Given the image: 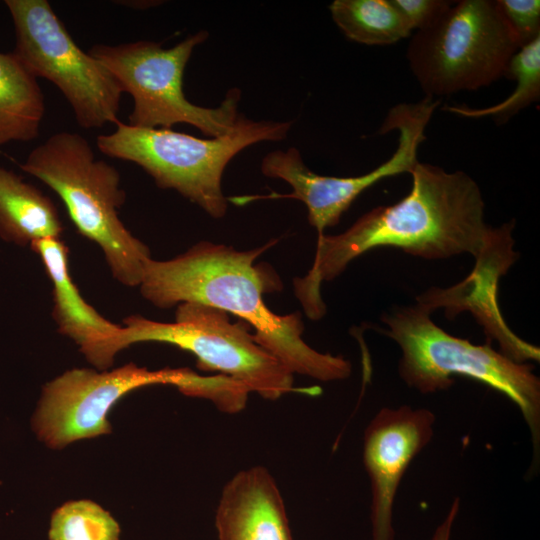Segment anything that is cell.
<instances>
[{
  "label": "cell",
  "mask_w": 540,
  "mask_h": 540,
  "mask_svg": "<svg viewBox=\"0 0 540 540\" xmlns=\"http://www.w3.org/2000/svg\"><path fill=\"white\" fill-rule=\"evenodd\" d=\"M409 174L412 186L401 200L373 208L340 234L317 238L311 268L293 280L308 318L318 320L326 313L322 282L337 278L372 249L397 248L427 260L461 254L476 258L491 241L496 227L485 221L484 198L472 177L419 161Z\"/></svg>",
  "instance_id": "6da1fadb"
},
{
  "label": "cell",
  "mask_w": 540,
  "mask_h": 540,
  "mask_svg": "<svg viewBox=\"0 0 540 540\" xmlns=\"http://www.w3.org/2000/svg\"><path fill=\"white\" fill-rule=\"evenodd\" d=\"M277 241L247 251L202 241L172 259H149L138 287L160 309L199 302L238 317L293 375L323 382L348 378L349 360L319 352L305 342L299 312L279 315L265 304L264 294L280 291L282 282L269 266L255 261Z\"/></svg>",
  "instance_id": "7a4b0ae2"
},
{
  "label": "cell",
  "mask_w": 540,
  "mask_h": 540,
  "mask_svg": "<svg viewBox=\"0 0 540 540\" xmlns=\"http://www.w3.org/2000/svg\"><path fill=\"white\" fill-rule=\"evenodd\" d=\"M431 312L415 303L384 312L386 328L379 332L401 350L398 373L410 388L422 394L449 389L454 376L486 385L508 398L520 410L531 434L534 454L540 442V379L533 366L518 363L491 343L475 345L449 334L430 317Z\"/></svg>",
  "instance_id": "3957f363"
},
{
  "label": "cell",
  "mask_w": 540,
  "mask_h": 540,
  "mask_svg": "<svg viewBox=\"0 0 540 540\" xmlns=\"http://www.w3.org/2000/svg\"><path fill=\"white\" fill-rule=\"evenodd\" d=\"M19 167L59 196L78 232L101 248L117 281L140 285L150 250L119 218L126 195L118 170L97 159L86 138L57 132L31 150Z\"/></svg>",
  "instance_id": "277c9868"
},
{
  "label": "cell",
  "mask_w": 540,
  "mask_h": 540,
  "mask_svg": "<svg viewBox=\"0 0 540 540\" xmlns=\"http://www.w3.org/2000/svg\"><path fill=\"white\" fill-rule=\"evenodd\" d=\"M292 122L253 121L239 114L233 129L201 139L164 128H139L118 122L113 132L97 136L104 155L132 162L161 189H172L213 218L227 212L222 177L228 163L246 147L286 138Z\"/></svg>",
  "instance_id": "5b68a950"
},
{
  "label": "cell",
  "mask_w": 540,
  "mask_h": 540,
  "mask_svg": "<svg viewBox=\"0 0 540 540\" xmlns=\"http://www.w3.org/2000/svg\"><path fill=\"white\" fill-rule=\"evenodd\" d=\"M173 385L183 394L211 401L228 412L238 403L240 385L230 377L202 376L189 368L148 370L129 363L112 371L72 369L48 382L32 425L51 448L109 433L110 409L127 393L148 385Z\"/></svg>",
  "instance_id": "8992f818"
},
{
  "label": "cell",
  "mask_w": 540,
  "mask_h": 540,
  "mask_svg": "<svg viewBox=\"0 0 540 540\" xmlns=\"http://www.w3.org/2000/svg\"><path fill=\"white\" fill-rule=\"evenodd\" d=\"M110 341L106 356L113 363L122 349L140 342H160L192 353L198 367L216 371L268 400L292 392L316 395L320 389L295 388L293 374L261 346L251 327L232 322L227 312L199 302L177 305L174 322L129 316Z\"/></svg>",
  "instance_id": "52a82bcc"
},
{
  "label": "cell",
  "mask_w": 540,
  "mask_h": 540,
  "mask_svg": "<svg viewBox=\"0 0 540 540\" xmlns=\"http://www.w3.org/2000/svg\"><path fill=\"white\" fill-rule=\"evenodd\" d=\"M518 49L496 0H460L416 31L406 56L425 96L436 99L489 86Z\"/></svg>",
  "instance_id": "ba28073f"
},
{
  "label": "cell",
  "mask_w": 540,
  "mask_h": 540,
  "mask_svg": "<svg viewBox=\"0 0 540 540\" xmlns=\"http://www.w3.org/2000/svg\"><path fill=\"white\" fill-rule=\"evenodd\" d=\"M207 38L208 32L200 30L168 49L160 43L141 40L95 44L88 52L111 72L122 92L132 97L129 125L171 129L185 123L215 138L233 129L239 116L241 92L237 88L229 90L216 108L201 107L186 98L185 67L194 48Z\"/></svg>",
  "instance_id": "9c48e42d"
},
{
  "label": "cell",
  "mask_w": 540,
  "mask_h": 540,
  "mask_svg": "<svg viewBox=\"0 0 540 540\" xmlns=\"http://www.w3.org/2000/svg\"><path fill=\"white\" fill-rule=\"evenodd\" d=\"M14 24V53L36 77L52 82L78 125L119 122L122 89L111 72L73 40L46 0H6Z\"/></svg>",
  "instance_id": "30bf717a"
},
{
  "label": "cell",
  "mask_w": 540,
  "mask_h": 540,
  "mask_svg": "<svg viewBox=\"0 0 540 540\" xmlns=\"http://www.w3.org/2000/svg\"><path fill=\"white\" fill-rule=\"evenodd\" d=\"M439 103V100L425 96L417 103H402L392 107L380 133L397 130L398 146L389 159L363 175H319L305 165L299 150L291 147L286 151H272L261 162L262 174L287 182L292 189L291 193L234 197L231 201L244 204L257 198L300 200L307 207L310 225L315 227L318 237H321L326 228L339 223L341 216L363 191L384 178L409 173L413 169L418 162L419 146L426 139V127Z\"/></svg>",
  "instance_id": "8fae6325"
},
{
  "label": "cell",
  "mask_w": 540,
  "mask_h": 540,
  "mask_svg": "<svg viewBox=\"0 0 540 540\" xmlns=\"http://www.w3.org/2000/svg\"><path fill=\"white\" fill-rule=\"evenodd\" d=\"M426 408H382L364 432L363 462L371 485L372 540H394L393 505L412 460L433 437Z\"/></svg>",
  "instance_id": "7c38bea8"
},
{
  "label": "cell",
  "mask_w": 540,
  "mask_h": 540,
  "mask_svg": "<svg viewBox=\"0 0 540 540\" xmlns=\"http://www.w3.org/2000/svg\"><path fill=\"white\" fill-rule=\"evenodd\" d=\"M515 220L496 227L495 234L485 249L475 258L470 275L461 283L446 289L431 287L417 296V304L431 313L445 308V316L452 318L461 311H470L484 328L491 343L495 339L500 352L518 363L539 362L540 350L519 338L505 323L497 303L498 281L505 275L519 254L513 249Z\"/></svg>",
  "instance_id": "4fadbf2b"
},
{
  "label": "cell",
  "mask_w": 540,
  "mask_h": 540,
  "mask_svg": "<svg viewBox=\"0 0 540 540\" xmlns=\"http://www.w3.org/2000/svg\"><path fill=\"white\" fill-rule=\"evenodd\" d=\"M215 526L219 540H292L280 490L263 466L241 470L224 485Z\"/></svg>",
  "instance_id": "5bb4252c"
},
{
  "label": "cell",
  "mask_w": 540,
  "mask_h": 540,
  "mask_svg": "<svg viewBox=\"0 0 540 540\" xmlns=\"http://www.w3.org/2000/svg\"><path fill=\"white\" fill-rule=\"evenodd\" d=\"M30 246L52 284V316L59 332L72 339L91 364L106 369V349L122 326L103 317L81 296L70 274L68 248L60 238L40 239Z\"/></svg>",
  "instance_id": "9a60e30c"
},
{
  "label": "cell",
  "mask_w": 540,
  "mask_h": 540,
  "mask_svg": "<svg viewBox=\"0 0 540 540\" xmlns=\"http://www.w3.org/2000/svg\"><path fill=\"white\" fill-rule=\"evenodd\" d=\"M63 225L50 197L0 166V236L20 246L59 238Z\"/></svg>",
  "instance_id": "2e32d148"
},
{
  "label": "cell",
  "mask_w": 540,
  "mask_h": 540,
  "mask_svg": "<svg viewBox=\"0 0 540 540\" xmlns=\"http://www.w3.org/2000/svg\"><path fill=\"white\" fill-rule=\"evenodd\" d=\"M44 114L37 78L13 51L0 52V146L36 139Z\"/></svg>",
  "instance_id": "e0dca14e"
},
{
  "label": "cell",
  "mask_w": 540,
  "mask_h": 540,
  "mask_svg": "<svg viewBox=\"0 0 540 540\" xmlns=\"http://www.w3.org/2000/svg\"><path fill=\"white\" fill-rule=\"evenodd\" d=\"M329 10L343 34L361 44L390 45L413 32L390 0H335Z\"/></svg>",
  "instance_id": "ac0fdd59"
},
{
  "label": "cell",
  "mask_w": 540,
  "mask_h": 540,
  "mask_svg": "<svg viewBox=\"0 0 540 540\" xmlns=\"http://www.w3.org/2000/svg\"><path fill=\"white\" fill-rule=\"evenodd\" d=\"M505 76L516 80L514 91L503 101L486 108L466 105L446 106L444 110L466 118H492L504 124L540 97V36L520 47L511 57Z\"/></svg>",
  "instance_id": "d6986e66"
},
{
  "label": "cell",
  "mask_w": 540,
  "mask_h": 540,
  "mask_svg": "<svg viewBox=\"0 0 540 540\" xmlns=\"http://www.w3.org/2000/svg\"><path fill=\"white\" fill-rule=\"evenodd\" d=\"M120 528L109 512L89 500L70 501L54 511L50 540H119Z\"/></svg>",
  "instance_id": "ffe728a7"
},
{
  "label": "cell",
  "mask_w": 540,
  "mask_h": 540,
  "mask_svg": "<svg viewBox=\"0 0 540 540\" xmlns=\"http://www.w3.org/2000/svg\"><path fill=\"white\" fill-rule=\"evenodd\" d=\"M519 48L540 36L539 0H496Z\"/></svg>",
  "instance_id": "44dd1931"
},
{
  "label": "cell",
  "mask_w": 540,
  "mask_h": 540,
  "mask_svg": "<svg viewBox=\"0 0 540 540\" xmlns=\"http://www.w3.org/2000/svg\"><path fill=\"white\" fill-rule=\"evenodd\" d=\"M412 30H420L432 23L454 1L447 0H390Z\"/></svg>",
  "instance_id": "7402d4cb"
},
{
  "label": "cell",
  "mask_w": 540,
  "mask_h": 540,
  "mask_svg": "<svg viewBox=\"0 0 540 540\" xmlns=\"http://www.w3.org/2000/svg\"><path fill=\"white\" fill-rule=\"evenodd\" d=\"M460 507L459 498H455L450 506V509L442 521V523L436 528L431 540H450L453 525L456 521Z\"/></svg>",
  "instance_id": "603a6c76"
}]
</instances>
